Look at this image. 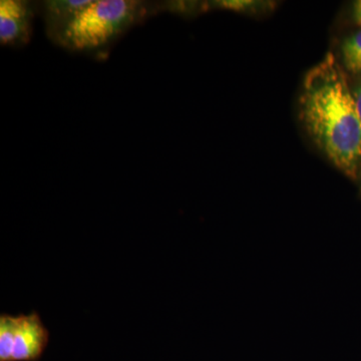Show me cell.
Wrapping results in <instances>:
<instances>
[{
    "label": "cell",
    "instance_id": "1",
    "mask_svg": "<svg viewBox=\"0 0 361 361\" xmlns=\"http://www.w3.org/2000/svg\"><path fill=\"white\" fill-rule=\"evenodd\" d=\"M299 118L316 148L334 167L353 179L361 177V118L334 54H327L305 75Z\"/></svg>",
    "mask_w": 361,
    "mask_h": 361
},
{
    "label": "cell",
    "instance_id": "2",
    "mask_svg": "<svg viewBox=\"0 0 361 361\" xmlns=\"http://www.w3.org/2000/svg\"><path fill=\"white\" fill-rule=\"evenodd\" d=\"M157 6L135 0L92 1L51 39L66 51L101 56L128 30L156 13Z\"/></svg>",
    "mask_w": 361,
    "mask_h": 361
},
{
    "label": "cell",
    "instance_id": "3",
    "mask_svg": "<svg viewBox=\"0 0 361 361\" xmlns=\"http://www.w3.org/2000/svg\"><path fill=\"white\" fill-rule=\"evenodd\" d=\"M37 4L25 0L0 1V44L20 47L32 37V20Z\"/></svg>",
    "mask_w": 361,
    "mask_h": 361
},
{
    "label": "cell",
    "instance_id": "4",
    "mask_svg": "<svg viewBox=\"0 0 361 361\" xmlns=\"http://www.w3.org/2000/svg\"><path fill=\"white\" fill-rule=\"evenodd\" d=\"M49 332L39 313L20 314L16 323L11 361H37L49 343Z\"/></svg>",
    "mask_w": 361,
    "mask_h": 361
},
{
    "label": "cell",
    "instance_id": "5",
    "mask_svg": "<svg viewBox=\"0 0 361 361\" xmlns=\"http://www.w3.org/2000/svg\"><path fill=\"white\" fill-rule=\"evenodd\" d=\"M90 2L92 0H47L37 4L44 18L47 35L51 37L56 35Z\"/></svg>",
    "mask_w": 361,
    "mask_h": 361
},
{
    "label": "cell",
    "instance_id": "6",
    "mask_svg": "<svg viewBox=\"0 0 361 361\" xmlns=\"http://www.w3.org/2000/svg\"><path fill=\"white\" fill-rule=\"evenodd\" d=\"M341 61L349 73L361 75V30L346 37L341 45Z\"/></svg>",
    "mask_w": 361,
    "mask_h": 361
},
{
    "label": "cell",
    "instance_id": "7",
    "mask_svg": "<svg viewBox=\"0 0 361 361\" xmlns=\"http://www.w3.org/2000/svg\"><path fill=\"white\" fill-rule=\"evenodd\" d=\"M18 316L0 315V361H11Z\"/></svg>",
    "mask_w": 361,
    "mask_h": 361
},
{
    "label": "cell",
    "instance_id": "8",
    "mask_svg": "<svg viewBox=\"0 0 361 361\" xmlns=\"http://www.w3.org/2000/svg\"><path fill=\"white\" fill-rule=\"evenodd\" d=\"M207 9L219 8L235 13H264L273 6L271 2L264 1H211L206 2Z\"/></svg>",
    "mask_w": 361,
    "mask_h": 361
},
{
    "label": "cell",
    "instance_id": "9",
    "mask_svg": "<svg viewBox=\"0 0 361 361\" xmlns=\"http://www.w3.org/2000/svg\"><path fill=\"white\" fill-rule=\"evenodd\" d=\"M351 16H353V20L356 25L361 26V0L353 4Z\"/></svg>",
    "mask_w": 361,
    "mask_h": 361
},
{
    "label": "cell",
    "instance_id": "10",
    "mask_svg": "<svg viewBox=\"0 0 361 361\" xmlns=\"http://www.w3.org/2000/svg\"><path fill=\"white\" fill-rule=\"evenodd\" d=\"M353 94V97H355L356 108H357L358 114H360L361 118V84L355 87Z\"/></svg>",
    "mask_w": 361,
    "mask_h": 361
}]
</instances>
